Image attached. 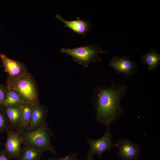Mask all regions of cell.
I'll return each mask as SVG.
<instances>
[{"label":"cell","instance_id":"6da1fadb","mask_svg":"<svg viewBox=\"0 0 160 160\" xmlns=\"http://www.w3.org/2000/svg\"><path fill=\"white\" fill-rule=\"evenodd\" d=\"M127 90L126 85L116 84L114 80L109 87H96L92 98L96 112L95 121L107 127L114 124L125 112L120 102Z\"/></svg>","mask_w":160,"mask_h":160},{"label":"cell","instance_id":"30bf717a","mask_svg":"<svg viewBox=\"0 0 160 160\" xmlns=\"http://www.w3.org/2000/svg\"><path fill=\"white\" fill-rule=\"evenodd\" d=\"M48 113L46 106L40 104L36 105L32 113L29 126L24 132L33 131L47 122Z\"/></svg>","mask_w":160,"mask_h":160},{"label":"cell","instance_id":"ffe728a7","mask_svg":"<svg viewBox=\"0 0 160 160\" xmlns=\"http://www.w3.org/2000/svg\"><path fill=\"white\" fill-rule=\"evenodd\" d=\"M0 160H9L5 154L3 150H0Z\"/></svg>","mask_w":160,"mask_h":160},{"label":"cell","instance_id":"d6986e66","mask_svg":"<svg viewBox=\"0 0 160 160\" xmlns=\"http://www.w3.org/2000/svg\"><path fill=\"white\" fill-rule=\"evenodd\" d=\"M8 91L7 85L0 84V105L5 100Z\"/></svg>","mask_w":160,"mask_h":160},{"label":"cell","instance_id":"4fadbf2b","mask_svg":"<svg viewBox=\"0 0 160 160\" xmlns=\"http://www.w3.org/2000/svg\"><path fill=\"white\" fill-rule=\"evenodd\" d=\"M1 105L3 107L9 121V127L7 131H14L17 129L21 119V108Z\"/></svg>","mask_w":160,"mask_h":160},{"label":"cell","instance_id":"7a4b0ae2","mask_svg":"<svg viewBox=\"0 0 160 160\" xmlns=\"http://www.w3.org/2000/svg\"><path fill=\"white\" fill-rule=\"evenodd\" d=\"M6 83L8 88L16 92L24 102L40 104L36 83L29 72L15 79L7 78Z\"/></svg>","mask_w":160,"mask_h":160},{"label":"cell","instance_id":"277c9868","mask_svg":"<svg viewBox=\"0 0 160 160\" xmlns=\"http://www.w3.org/2000/svg\"><path fill=\"white\" fill-rule=\"evenodd\" d=\"M60 51L62 53L71 56L75 62L85 67L88 66L91 62L95 63L101 61V58L98 55L107 52L103 51L101 48L98 47L96 44L73 48H61Z\"/></svg>","mask_w":160,"mask_h":160},{"label":"cell","instance_id":"ac0fdd59","mask_svg":"<svg viewBox=\"0 0 160 160\" xmlns=\"http://www.w3.org/2000/svg\"><path fill=\"white\" fill-rule=\"evenodd\" d=\"M77 154L75 152H71L62 158L51 157L49 158L48 160H78Z\"/></svg>","mask_w":160,"mask_h":160},{"label":"cell","instance_id":"3957f363","mask_svg":"<svg viewBox=\"0 0 160 160\" xmlns=\"http://www.w3.org/2000/svg\"><path fill=\"white\" fill-rule=\"evenodd\" d=\"M53 135V132L47 122L33 131L21 134L23 144L31 145L42 152L48 151L55 154L56 151L51 143V138Z\"/></svg>","mask_w":160,"mask_h":160},{"label":"cell","instance_id":"8fae6325","mask_svg":"<svg viewBox=\"0 0 160 160\" xmlns=\"http://www.w3.org/2000/svg\"><path fill=\"white\" fill-rule=\"evenodd\" d=\"M57 19L62 21L64 24V28L68 27L75 33L84 37L85 35L89 32L91 28V23L89 20L84 21L77 17L76 20L71 21L63 19L59 14L55 15Z\"/></svg>","mask_w":160,"mask_h":160},{"label":"cell","instance_id":"44dd1931","mask_svg":"<svg viewBox=\"0 0 160 160\" xmlns=\"http://www.w3.org/2000/svg\"><path fill=\"white\" fill-rule=\"evenodd\" d=\"M84 160H94V159L92 157H87L86 159Z\"/></svg>","mask_w":160,"mask_h":160},{"label":"cell","instance_id":"52a82bcc","mask_svg":"<svg viewBox=\"0 0 160 160\" xmlns=\"http://www.w3.org/2000/svg\"><path fill=\"white\" fill-rule=\"evenodd\" d=\"M117 154L121 160H137L140 157L141 148L136 143L128 139L118 140Z\"/></svg>","mask_w":160,"mask_h":160},{"label":"cell","instance_id":"e0dca14e","mask_svg":"<svg viewBox=\"0 0 160 160\" xmlns=\"http://www.w3.org/2000/svg\"><path fill=\"white\" fill-rule=\"evenodd\" d=\"M9 127L7 114L1 105H0V133L6 132Z\"/></svg>","mask_w":160,"mask_h":160},{"label":"cell","instance_id":"ba28073f","mask_svg":"<svg viewBox=\"0 0 160 160\" xmlns=\"http://www.w3.org/2000/svg\"><path fill=\"white\" fill-rule=\"evenodd\" d=\"M0 58L5 71L7 73V78L15 79L28 72L25 66L22 62L11 59L2 53L0 54Z\"/></svg>","mask_w":160,"mask_h":160},{"label":"cell","instance_id":"9a60e30c","mask_svg":"<svg viewBox=\"0 0 160 160\" xmlns=\"http://www.w3.org/2000/svg\"><path fill=\"white\" fill-rule=\"evenodd\" d=\"M160 62V54L153 49L144 53L141 56V63L147 64L148 71L156 69Z\"/></svg>","mask_w":160,"mask_h":160},{"label":"cell","instance_id":"8992f818","mask_svg":"<svg viewBox=\"0 0 160 160\" xmlns=\"http://www.w3.org/2000/svg\"><path fill=\"white\" fill-rule=\"evenodd\" d=\"M6 140L4 144V151L8 158L18 160L20 156L23 143L21 134L17 129L7 130Z\"/></svg>","mask_w":160,"mask_h":160},{"label":"cell","instance_id":"603a6c76","mask_svg":"<svg viewBox=\"0 0 160 160\" xmlns=\"http://www.w3.org/2000/svg\"><path fill=\"white\" fill-rule=\"evenodd\" d=\"M1 31V29H0V32Z\"/></svg>","mask_w":160,"mask_h":160},{"label":"cell","instance_id":"9c48e42d","mask_svg":"<svg viewBox=\"0 0 160 160\" xmlns=\"http://www.w3.org/2000/svg\"><path fill=\"white\" fill-rule=\"evenodd\" d=\"M108 65L114 68L117 73H123L126 77L133 75L137 66L135 62L125 56L121 58L113 57L110 61Z\"/></svg>","mask_w":160,"mask_h":160},{"label":"cell","instance_id":"5bb4252c","mask_svg":"<svg viewBox=\"0 0 160 160\" xmlns=\"http://www.w3.org/2000/svg\"><path fill=\"white\" fill-rule=\"evenodd\" d=\"M42 152L33 145L23 144L18 160H40Z\"/></svg>","mask_w":160,"mask_h":160},{"label":"cell","instance_id":"7402d4cb","mask_svg":"<svg viewBox=\"0 0 160 160\" xmlns=\"http://www.w3.org/2000/svg\"><path fill=\"white\" fill-rule=\"evenodd\" d=\"M1 144V141H0V145Z\"/></svg>","mask_w":160,"mask_h":160},{"label":"cell","instance_id":"7c38bea8","mask_svg":"<svg viewBox=\"0 0 160 160\" xmlns=\"http://www.w3.org/2000/svg\"><path fill=\"white\" fill-rule=\"evenodd\" d=\"M36 105L32 103L24 102L21 107V119L17 129L20 134L25 132L29 127L32 113Z\"/></svg>","mask_w":160,"mask_h":160},{"label":"cell","instance_id":"5b68a950","mask_svg":"<svg viewBox=\"0 0 160 160\" xmlns=\"http://www.w3.org/2000/svg\"><path fill=\"white\" fill-rule=\"evenodd\" d=\"M113 136L109 127H107L104 134L100 138L88 139L87 143L90 146V148L87 153V157H92L96 154L98 160H100L101 156L105 151H110L113 147H116V143H114L113 142Z\"/></svg>","mask_w":160,"mask_h":160},{"label":"cell","instance_id":"2e32d148","mask_svg":"<svg viewBox=\"0 0 160 160\" xmlns=\"http://www.w3.org/2000/svg\"><path fill=\"white\" fill-rule=\"evenodd\" d=\"M8 88L7 97L1 104L4 106H12L21 108L24 102L15 91Z\"/></svg>","mask_w":160,"mask_h":160}]
</instances>
